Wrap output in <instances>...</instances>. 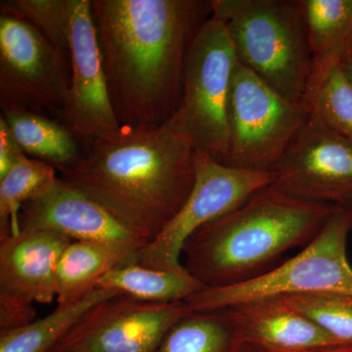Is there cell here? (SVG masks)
Here are the masks:
<instances>
[{"label": "cell", "instance_id": "obj_1", "mask_svg": "<svg viewBox=\"0 0 352 352\" xmlns=\"http://www.w3.org/2000/svg\"><path fill=\"white\" fill-rule=\"evenodd\" d=\"M90 7L120 126L166 124L179 104L189 46L212 16V1L91 0Z\"/></svg>", "mask_w": 352, "mask_h": 352}, {"label": "cell", "instance_id": "obj_2", "mask_svg": "<svg viewBox=\"0 0 352 352\" xmlns=\"http://www.w3.org/2000/svg\"><path fill=\"white\" fill-rule=\"evenodd\" d=\"M195 159L191 143L166 124L122 127L115 138L88 145L60 177L150 242L191 193Z\"/></svg>", "mask_w": 352, "mask_h": 352}, {"label": "cell", "instance_id": "obj_3", "mask_svg": "<svg viewBox=\"0 0 352 352\" xmlns=\"http://www.w3.org/2000/svg\"><path fill=\"white\" fill-rule=\"evenodd\" d=\"M338 208L270 185L196 231L183 245V266L208 289L251 281L285 252L309 244Z\"/></svg>", "mask_w": 352, "mask_h": 352}, {"label": "cell", "instance_id": "obj_4", "mask_svg": "<svg viewBox=\"0 0 352 352\" xmlns=\"http://www.w3.org/2000/svg\"><path fill=\"white\" fill-rule=\"evenodd\" d=\"M239 63L289 100L303 102L312 55L300 0H212Z\"/></svg>", "mask_w": 352, "mask_h": 352}, {"label": "cell", "instance_id": "obj_5", "mask_svg": "<svg viewBox=\"0 0 352 352\" xmlns=\"http://www.w3.org/2000/svg\"><path fill=\"white\" fill-rule=\"evenodd\" d=\"M238 63L226 24L210 16L190 44L179 104L166 122L196 152L222 164L229 151V100Z\"/></svg>", "mask_w": 352, "mask_h": 352}, {"label": "cell", "instance_id": "obj_6", "mask_svg": "<svg viewBox=\"0 0 352 352\" xmlns=\"http://www.w3.org/2000/svg\"><path fill=\"white\" fill-rule=\"evenodd\" d=\"M352 210L338 208L309 244L294 258L251 281L224 288H206L186 300L190 312L224 309L256 298L305 293L352 296V267L346 245Z\"/></svg>", "mask_w": 352, "mask_h": 352}, {"label": "cell", "instance_id": "obj_7", "mask_svg": "<svg viewBox=\"0 0 352 352\" xmlns=\"http://www.w3.org/2000/svg\"><path fill=\"white\" fill-rule=\"evenodd\" d=\"M305 102L289 100L241 63L229 100V151L224 164L268 171L279 163L307 122Z\"/></svg>", "mask_w": 352, "mask_h": 352}, {"label": "cell", "instance_id": "obj_8", "mask_svg": "<svg viewBox=\"0 0 352 352\" xmlns=\"http://www.w3.org/2000/svg\"><path fill=\"white\" fill-rule=\"evenodd\" d=\"M69 62L27 20L1 7L0 106L3 110L63 112L69 89ZM47 116V115H45Z\"/></svg>", "mask_w": 352, "mask_h": 352}, {"label": "cell", "instance_id": "obj_9", "mask_svg": "<svg viewBox=\"0 0 352 352\" xmlns=\"http://www.w3.org/2000/svg\"><path fill=\"white\" fill-rule=\"evenodd\" d=\"M193 189L177 214L141 252L138 263L154 270L182 266L185 242L206 224L223 217L270 186L272 173L226 166L196 152Z\"/></svg>", "mask_w": 352, "mask_h": 352}, {"label": "cell", "instance_id": "obj_10", "mask_svg": "<svg viewBox=\"0 0 352 352\" xmlns=\"http://www.w3.org/2000/svg\"><path fill=\"white\" fill-rule=\"evenodd\" d=\"M271 173L286 195L352 210V143L310 111Z\"/></svg>", "mask_w": 352, "mask_h": 352}, {"label": "cell", "instance_id": "obj_11", "mask_svg": "<svg viewBox=\"0 0 352 352\" xmlns=\"http://www.w3.org/2000/svg\"><path fill=\"white\" fill-rule=\"evenodd\" d=\"M188 314L185 302H145L119 294L92 307L53 349L157 352L171 328Z\"/></svg>", "mask_w": 352, "mask_h": 352}, {"label": "cell", "instance_id": "obj_12", "mask_svg": "<svg viewBox=\"0 0 352 352\" xmlns=\"http://www.w3.org/2000/svg\"><path fill=\"white\" fill-rule=\"evenodd\" d=\"M69 2V89L58 120L85 148L119 135L89 0Z\"/></svg>", "mask_w": 352, "mask_h": 352}, {"label": "cell", "instance_id": "obj_13", "mask_svg": "<svg viewBox=\"0 0 352 352\" xmlns=\"http://www.w3.org/2000/svg\"><path fill=\"white\" fill-rule=\"evenodd\" d=\"M72 240L45 228L22 229L0 239V331L36 320L32 303L56 298V268Z\"/></svg>", "mask_w": 352, "mask_h": 352}, {"label": "cell", "instance_id": "obj_14", "mask_svg": "<svg viewBox=\"0 0 352 352\" xmlns=\"http://www.w3.org/2000/svg\"><path fill=\"white\" fill-rule=\"evenodd\" d=\"M19 224L21 230L50 229L72 241L103 245L115 252L124 265L138 263L149 243L61 177L23 206Z\"/></svg>", "mask_w": 352, "mask_h": 352}, {"label": "cell", "instance_id": "obj_15", "mask_svg": "<svg viewBox=\"0 0 352 352\" xmlns=\"http://www.w3.org/2000/svg\"><path fill=\"white\" fill-rule=\"evenodd\" d=\"M243 340L268 352H298L340 344L280 296L229 307Z\"/></svg>", "mask_w": 352, "mask_h": 352}, {"label": "cell", "instance_id": "obj_16", "mask_svg": "<svg viewBox=\"0 0 352 352\" xmlns=\"http://www.w3.org/2000/svg\"><path fill=\"white\" fill-rule=\"evenodd\" d=\"M4 120L25 155L60 171L75 166L82 154L80 142L59 120L27 111L3 110Z\"/></svg>", "mask_w": 352, "mask_h": 352}, {"label": "cell", "instance_id": "obj_17", "mask_svg": "<svg viewBox=\"0 0 352 352\" xmlns=\"http://www.w3.org/2000/svg\"><path fill=\"white\" fill-rule=\"evenodd\" d=\"M98 288L112 289L152 302H184L206 289L184 266L175 270H154L138 263L118 266L98 283Z\"/></svg>", "mask_w": 352, "mask_h": 352}, {"label": "cell", "instance_id": "obj_18", "mask_svg": "<svg viewBox=\"0 0 352 352\" xmlns=\"http://www.w3.org/2000/svg\"><path fill=\"white\" fill-rule=\"evenodd\" d=\"M120 265H124L122 259L112 250L94 243L72 241L57 264L58 307L80 302L98 289L102 278Z\"/></svg>", "mask_w": 352, "mask_h": 352}, {"label": "cell", "instance_id": "obj_19", "mask_svg": "<svg viewBox=\"0 0 352 352\" xmlns=\"http://www.w3.org/2000/svg\"><path fill=\"white\" fill-rule=\"evenodd\" d=\"M245 342L228 308L190 312L157 352H241Z\"/></svg>", "mask_w": 352, "mask_h": 352}, {"label": "cell", "instance_id": "obj_20", "mask_svg": "<svg viewBox=\"0 0 352 352\" xmlns=\"http://www.w3.org/2000/svg\"><path fill=\"white\" fill-rule=\"evenodd\" d=\"M120 292L98 288L80 302L56 309L41 319L13 330L0 331V352H50L85 314Z\"/></svg>", "mask_w": 352, "mask_h": 352}, {"label": "cell", "instance_id": "obj_21", "mask_svg": "<svg viewBox=\"0 0 352 352\" xmlns=\"http://www.w3.org/2000/svg\"><path fill=\"white\" fill-rule=\"evenodd\" d=\"M342 63L312 64L303 102L324 124L352 143V83Z\"/></svg>", "mask_w": 352, "mask_h": 352}, {"label": "cell", "instance_id": "obj_22", "mask_svg": "<svg viewBox=\"0 0 352 352\" xmlns=\"http://www.w3.org/2000/svg\"><path fill=\"white\" fill-rule=\"evenodd\" d=\"M312 64L342 61L352 36V0H300Z\"/></svg>", "mask_w": 352, "mask_h": 352}, {"label": "cell", "instance_id": "obj_23", "mask_svg": "<svg viewBox=\"0 0 352 352\" xmlns=\"http://www.w3.org/2000/svg\"><path fill=\"white\" fill-rule=\"evenodd\" d=\"M50 164L23 156L6 177L0 180V239L20 233L23 206L41 194L56 179Z\"/></svg>", "mask_w": 352, "mask_h": 352}, {"label": "cell", "instance_id": "obj_24", "mask_svg": "<svg viewBox=\"0 0 352 352\" xmlns=\"http://www.w3.org/2000/svg\"><path fill=\"white\" fill-rule=\"evenodd\" d=\"M342 344L352 342V296L339 293L278 296Z\"/></svg>", "mask_w": 352, "mask_h": 352}, {"label": "cell", "instance_id": "obj_25", "mask_svg": "<svg viewBox=\"0 0 352 352\" xmlns=\"http://www.w3.org/2000/svg\"><path fill=\"white\" fill-rule=\"evenodd\" d=\"M1 7L34 25L69 62V0H16L2 2Z\"/></svg>", "mask_w": 352, "mask_h": 352}, {"label": "cell", "instance_id": "obj_26", "mask_svg": "<svg viewBox=\"0 0 352 352\" xmlns=\"http://www.w3.org/2000/svg\"><path fill=\"white\" fill-rule=\"evenodd\" d=\"M25 156L3 119L0 118V180Z\"/></svg>", "mask_w": 352, "mask_h": 352}, {"label": "cell", "instance_id": "obj_27", "mask_svg": "<svg viewBox=\"0 0 352 352\" xmlns=\"http://www.w3.org/2000/svg\"><path fill=\"white\" fill-rule=\"evenodd\" d=\"M298 352H352V342H349V344H336V346L320 347V349H310V351Z\"/></svg>", "mask_w": 352, "mask_h": 352}, {"label": "cell", "instance_id": "obj_28", "mask_svg": "<svg viewBox=\"0 0 352 352\" xmlns=\"http://www.w3.org/2000/svg\"><path fill=\"white\" fill-rule=\"evenodd\" d=\"M342 69H344V74H346V78H349V82L352 83V63L351 62L347 61V60H342Z\"/></svg>", "mask_w": 352, "mask_h": 352}, {"label": "cell", "instance_id": "obj_29", "mask_svg": "<svg viewBox=\"0 0 352 352\" xmlns=\"http://www.w3.org/2000/svg\"><path fill=\"white\" fill-rule=\"evenodd\" d=\"M241 352H268L265 351V349H261L258 346H254V344H248V342H245L244 346L242 347V351Z\"/></svg>", "mask_w": 352, "mask_h": 352}, {"label": "cell", "instance_id": "obj_30", "mask_svg": "<svg viewBox=\"0 0 352 352\" xmlns=\"http://www.w3.org/2000/svg\"><path fill=\"white\" fill-rule=\"evenodd\" d=\"M344 59L352 63V36L351 39H349V44H347L346 55H344Z\"/></svg>", "mask_w": 352, "mask_h": 352}, {"label": "cell", "instance_id": "obj_31", "mask_svg": "<svg viewBox=\"0 0 352 352\" xmlns=\"http://www.w3.org/2000/svg\"><path fill=\"white\" fill-rule=\"evenodd\" d=\"M50 352H63V351H56V349H52V351H51Z\"/></svg>", "mask_w": 352, "mask_h": 352}]
</instances>
